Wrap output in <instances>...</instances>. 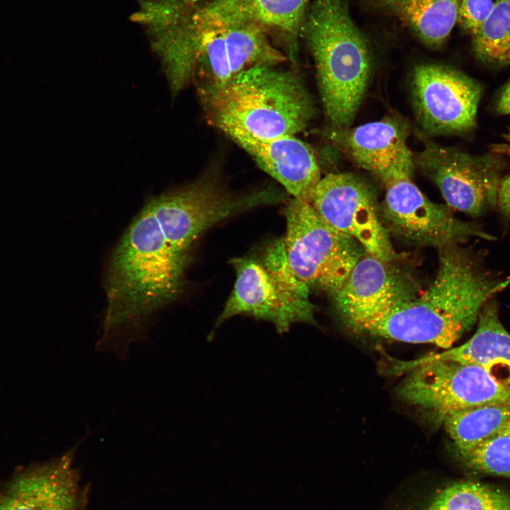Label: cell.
<instances>
[{
    "label": "cell",
    "mask_w": 510,
    "mask_h": 510,
    "mask_svg": "<svg viewBox=\"0 0 510 510\" xmlns=\"http://www.w3.org/2000/svg\"><path fill=\"white\" fill-rule=\"evenodd\" d=\"M227 214L224 196L203 178L147 200L108 263L98 351L125 359L147 339L154 316L181 291L193 244Z\"/></svg>",
    "instance_id": "obj_1"
},
{
    "label": "cell",
    "mask_w": 510,
    "mask_h": 510,
    "mask_svg": "<svg viewBox=\"0 0 510 510\" xmlns=\"http://www.w3.org/2000/svg\"><path fill=\"white\" fill-rule=\"evenodd\" d=\"M186 0H157L145 18L148 34L166 63L193 75L198 89L217 88L242 72L288 60L270 35L254 25L204 26L185 12Z\"/></svg>",
    "instance_id": "obj_2"
},
{
    "label": "cell",
    "mask_w": 510,
    "mask_h": 510,
    "mask_svg": "<svg viewBox=\"0 0 510 510\" xmlns=\"http://www.w3.org/2000/svg\"><path fill=\"white\" fill-rule=\"evenodd\" d=\"M277 67L255 66L222 86L198 89L210 124L259 139L305 130L314 113L311 97L298 74Z\"/></svg>",
    "instance_id": "obj_3"
},
{
    "label": "cell",
    "mask_w": 510,
    "mask_h": 510,
    "mask_svg": "<svg viewBox=\"0 0 510 510\" xmlns=\"http://www.w3.org/2000/svg\"><path fill=\"white\" fill-rule=\"evenodd\" d=\"M312 55L322 103L336 130L352 123L368 84L370 45L344 0H312L302 28Z\"/></svg>",
    "instance_id": "obj_4"
},
{
    "label": "cell",
    "mask_w": 510,
    "mask_h": 510,
    "mask_svg": "<svg viewBox=\"0 0 510 510\" xmlns=\"http://www.w3.org/2000/svg\"><path fill=\"white\" fill-rule=\"evenodd\" d=\"M269 251L264 259L244 256L230 260L236 280L215 322L217 327L239 314L268 321L279 333L295 323L317 324L315 307L309 298L310 289L290 269L283 240Z\"/></svg>",
    "instance_id": "obj_5"
},
{
    "label": "cell",
    "mask_w": 510,
    "mask_h": 510,
    "mask_svg": "<svg viewBox=\"0 0 510 510\" xmlns=\"http://www.w3.org/2000/svg\"><path fill=\"white\" fill-rule=\"evenodd\" d=\"M283 212L286 232L283 242L290 269L310 289L332 295L366 254L365 249L326 222L310 203L293 198Z\"/></svg>",
    "instance_id": "obj_6"
},
{
    "label": "cell",
    "mask_w": 510,
    "mask_h": 510,
    "mask_svg": "<svg viewBox=\"0 0 510 510\" xmlns=\"http://www.w3.org/2000/svg\"><path fill=\"white\" fill-rule=\"evenodd\" d=\"M394 369L406 374L398 386V395L440 422L455 412L510 400V385L476 365L414 360L398 363Z\"/></svg>",
    "instance_id": "obj_7"
},
{
    "label": "cell",
    "mask_w": 510,
    "mask_h": 510,
    "mask_svg": "<svg viewBox=\"0 0 510 510\" xmlns=\"http://www.w3.org/2000/svg\"><path fill=\"white\" fill-rule=\"evenodd\" d=\"M310 204L326 222L355 239L368 254L386 262L395 258L374 192L360 177L350 173L326 175L317 183Z\"/></svg>",
    "instance_id": "obj_8"
},
{
    "label": "cell",
    "mask_w": 510,
    "mask_h": 510,
    "mask_svg": "<svg viewBox=\"0 0 510 510\" xmlns=\"http://www.w3.org/2000/svg\"><path fill=\"white\" fill-rule=\"evenodd\" d=\"M415 162L436 183L450 208L479 217L497 208L502 178L495 156H475L426 142Z\"/></svg>",
    "instance_id": "obj_9"
},
{
    "label": "cell",
    "mask_w": 510,
    "mask_h": 510,
    "mask_svg": "<svg viewBox=\"0 0 510 510\" xmlns=\"http://www.w3.org/2000/svg\"><path fill=\"white\" fill-rule=\"evenodd\" d=\"M385 186L382 216L386 228L409 242L439 249L459 244L473 237L487 241L496 239L481 225L460 220L447 205L431 201L412 178L397 180Z\"/></svg>",
    "instance_id": "obj_10"
},
{
    "label": "cell",
    "mask_w": 510,
    "mask_h": 510,
    "mask_svg": "<svg viewBox=\"0 0 510 510\" xmlns=\"http://www.w3.org/2000/svg\"><path fill=\"white\" fill-rule=\"evenodd\" d=\"M412 92L416 118L426 132L460 134L475 128L482 89L460 71L443 64H420L412 74Z\"/></svg>",
    "instance_id": "obj_11"
},
{
    "label": "cell",
    "mask_w": 510,
    "mask_h": 510,
    "mask_svg": "<svg viewBox=\"0 0 510 510\" xmlns=\"http://www.w3.org/2000/svg\"><path fill=\"white\" fill-rule=\"evenodd\" d=\"M312 0H191L188 17L204 26L254 25L282 45L288 59L298 57L302 28Z\"/></svg>",
    "instance_id": "obj_12"
},
{
    "label": "cell",
    "mask_w": 510,
    "mask_h": 510,
    "mask_svg": "<svg viewBox=\"0 0 510 510\" xmlns=\"http://www.w3.org/2000/svg\"><path fill=\"white\" fill-rule=\"evenodd\" d=\"M80 442L55 459L13 475L0 489V510H84L85 493L72 465Z\"/></svg>",
    "instance_id": "obj_13"
},
{
    "label": "cell",
    "mask_w": 510,
    "mask_h": 510,
    "mask_svg": "<svg viewBox=\"0 0 510 510\" xmlns=\"http://www.w3.org/2000/svg\"><path fill=\"white\" fill-rule=\"evenodd\" d=\"M219 130L248 153L293 198L310 204L321 174L316 156L307 143L295 135L259 139L234 127Z\"/></svg>",
    "instance_id": "obj_14"
},
{
    "label": "cell",
    "mask_w": 510,
    "mask_h": 510,
    "mask_svg": "<svg viewBox=\"0 0 510 510\" xmlns=\"http://www.w3.org/2000/svg\"><path fill=\"white\" fill-rule=\"evenodd\" d=\"M331 296L339 317L348 326L417 294L414 283L402 272L366 253Z\"/></svg>",
    "instance_id": "obj_15"
},
{
    "label": "cell",
    "mask_w": 510,
    "mask_h": 510,
    "mask_svg": "<svg viewBox=\"0 0 510 510\" xmlns=\"http://www.w3.org/2000/svg\"><path fill=\"white\" fill-rule=\"evenodd\" d=\"M341 131L344 146L361 168L376 176L385 186L412 178L414 159L407 144V131L392 118L368 123Z\"/></svg>",
    "instance_id": "obj_16"
},
{
    "label": "cell",
    "mask_w": 510,
    "mask_h": 510,
    "mask_svg": "<svg viewBox=\"0 0 510 510\" xmlns=\"http://www.w3.org/2000/svg\"><path fill=\"white\" fill-rule=\"evenodd\" d=\"M475 334L466 342L417 361L448 360L481 367L502 383L510 385V333L502 325L494 298L482 308Z\"/></svg>",
    "instance_id": "obj_17"
},
{
    "label": "cell",
    "mask_w": 510,
    "mask_h": 510,
    "mask_svg": "<svg viewBox=\"0 0 510 510\" xmlns=\"http://www.w3.org/2000/svg\"><path fill=\"white\" fill-rule=\"evenodd\" d=\"M425 45L441 47L458 23L460 0H375Z\"/></svg>",
    "instance_id": "obj_18"
},
{
    "label": "cell",
    "mask_w": 510,
    "mask_h": 510,
    "mask_svg": "<svg viewBox=\"0 0 510 510\" xmlns=\"http://www.w3.org/2000/svg\"><path fill=\"white\" fill-rule=\"evenodd\" d=\"M403 510H510V492L472 480L432 487Z\"/></svg>",
    "instance_id": "obj_19"
},
{
    "label": "cell",
    "mask_w": 510,
    "mask_h": 510,
    "mask_svg": "<svg viewBox=\"0 0 510 510\" xmlns=\"http://www.w3.org/2000/svg\"><path fill=\"white\" fill-rule=\"evenodd\" d=\"M510 421V400L455 412L442 421L456 458L496 435Z\"/></svg>",
    "instance_id": "obj_20"
},
{
    "label": "cell",
    "mask_w": 510,
    "mask_h": 510,
    "mask_svg": "<svg viewBox=\"0 0 510 510\" xmlns=\"http://www.w3.org/2000/svg\"><path fill=\"white\" fill-rule=\"evenodd\" d=\"M472 47L484 64H510V0H495L491 13L472 35Z\"/></svg>",
    "instance_id": "obj_21"
},
{
    "label": "cell",
    "mask_w": 510,
    "mask_h": 510,
    "mask_svg": "<svg viewBox=\"0 0 510 510\" xmlns=\"http://www.w3.org/2000/svg\"><path fill=\"white\" fill-rule=\"evenodd\" d=\"M456 459L471 473L510 478V421L496 435Z\"/></svg>",
    "instance_id": "obj_22"
},
{
    "label": "cell",
    "mask_w": 510,
    "mask_h": 510,
    "mask_svg": "<svg viewBox=\"0 0 510 510\" xmlns=\"http://www.w3.org/2000/svg\"><path fill=\"white\" fill-rule=\"evenodd\" d=\"M494 1V0H460L458 23L472 36L491 13Z\"/></svg>",
    "instance_id": "obj_23"
},
{
    "label": "cell",
    "mask_w": 510,
    "mask_h": 510,
    "mask_svg": "<svg viewBox=\"0 0 510 510\" xmlns=\"http://www.w3.org/2000/svg\"><path fill=\"white\" fill-rule=\"evenodd\" d=\"M497 208L503 218L510 221V175L501 180L497 193Z\"/></svg>",
    "instance_id": "obj_24"
},
{
    "label": "cell",
    "mask_w": 510,
    "mask_h": 510,
    "mask_svg": "<svg viewBox=\"0 0 510 510\" xmlns=\"http://www.w3.org/2000/svg\"><path fill=\"white\" fill-rule=\"evenodd\" d=\"M495 109L499 114L510 115V79L500 91L496 100Z\"/></svg>",
    "instance_id": "obj_25"
},
{
    "label": "cell",
    "mask_w": 510,
    "mask_h": 510,
    "mask_svg": "<svg viewBox=\"0 0 510 510\" xmlns=\"http://www.w3.org/2000/svg\"><path fill=\"white\" fill-rule=\"evenodd\" d=\"M505 138L507 140V141L510 144V130L508 132L506 135H505ZM509 154H510V148H509Z\"/></svg>",
    "instance_id": "obj_26"
}]
</instances>
